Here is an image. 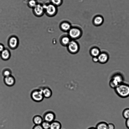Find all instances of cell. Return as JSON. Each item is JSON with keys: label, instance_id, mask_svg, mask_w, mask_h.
Masks as SVG:
<instances>
[{"label": "cell", "instance_id": "cell-15", "mask_svg": "<svg viewBox=\"0 0 129 129\" xmlns=\"http://www.w3.org/2000/svg\"><path fill=\"white\" fill-rule=\"evenodd\" d=\"M68 47L70 51L72 52H76L78 49V46L77 44L73 41H72L69 43Z\"/></svg>", "mask_w": 129, "mask_h": 129}, {"label": "cell", "instance_id": "cell-24", "mask_svg": "<svg viewBox=\"0 0 129 129\" xmlns=\"http://www.w3.org/2000/svg\"><path fill=\"white\" fill-rule=\"evenodd\" d=\"M62 42L64 44H67L70 42L69 39L68 37H65L62 39Z\"/></svg>", "mask_w": 129, "mask_h": 129}, {"label": "cell", "instance_id": "cell-21", "mask_svg": "<svg viewBox=\"0 0 129 129\" xmlns=\"http://www.w3.org/2000/svg\"><path fill=\"white\" fill-rule=\"evenodd\" d=\"M51 4L56 7L60 6L62 4L63 0H51Z\"/></svg>", "mask_w": 129, "mask_h": 129}, {"label": "cell", "instance_id": "cell-10", "mask_svg": "<svg viewBox=\"0 0 129 129\" xmlns=\"http://www.w3.org/2000/svg\"><path fill=\"white\" fill-rule=\"evenodd\" d=\"M80 30L77 28H70L69 30V35L71 37L73 38L78 37L80 35Z\"/></svg>", "mask_w": 129, "mask_h": 129}, {"label": "cell", "instance_id": "cell-4", "mask_svg": "<svg viewBox=\"0 0 129 129\" xmlns=\"http://www.w3.org/2000/svg\"><path fill=\"white\" fill-rule=\"evenodd\" d=\"M46 14L49 16L55 15L57 12V7L52 4L43 6Z\"/></svg>", "mask_w": 129, "mask_h": 129}, {"label": "cell", "instance_id": "cell-12", "mask_svg": "<svg viewBox=\"0 0 129 129\" xmlns=\"http://www.w3.org/2000/svg\"><path fill=\"white\" fill-rule=\"evenodd\" d=\"M104 19L103 17L100 15H97L95 16L93 20L94 24L96 26H99L102 24Z\"/></svg>", "mask_w": 129, "mask_h": 129}, {"label": "cell", "instance_id": "cell-6", "mask_svg": "<svg viewBox=\"0 0 129 129\" xmlns=\"http://www.w3.org/2000/svg\"><path fill=\"white\" fill-rule=\"evenodd\" d=\"M39 88L41 90L44 98H49L52 96V91L48 86H44Z\"/></svg>", "mask_w": 129, "mask_h": 129}, {"label": "cell", "instance_id": "cell-28", "mask_svg": "<svg viewBox=\"0 0 129 129\" xmlns=\"http://www.w3.org/2000/svg\"><path fill=\"white\" fill-rule=\"evenodd\" d=\"M125 124L126 127L129 129V118L126 119Z\"/></svg>", "mask_w": 129, "mask_h": 129}, {"label": "cell", "instance_id": "cell-8", "mask_svg": "<svg viewBox=\"0 0 129 129\" xmlns=\"http://www.w3.org/2000/svg\"><path fill=\"white\" fill-rule=\"evenodd\" d=\"M4 81L5 85L9 87L13 86L15 82V79L11 75L4 77Z\"/></svg>", "mask_w": 129, "mask_h": 129}, {"label": "cell", "instance_id": "cell-32", "mask_svg": "<svg viewBox=\"0 0 129 129\" xmlns=\"http://www.w3.org/2000/svg\"></svg>", "mask_w": 129, "mask_h": 129}, {"label": "cell", "instance_id": "cell-30", "mask_svg": "<svg viewBox=\"0 0 129 129\" xmlns=\"http://www.w3.org/2000/svg\"><path fill=\"white\" fill-rule=\"evenodd\" d=\"M93 61L95 62H97L98 61V57H94L93 58Z\"/></svg>", "mask_w": 129, "mask_h": 129}, {"label": "cell", "instance_id": "cell-29", "mask_svg": "<svg viewBox=\"0 0 129 129\" xmlns=\"http://www.w3.org/2000/svg\"><path fill=\"white\" fill-rule=\"evenodd\" d=\"M4 49V48L3 45L1 44H0V52H1Z\"/></svg>", "mask_w": 129, "mask_h": 129}, {"label": "cell", "instance_id": "cell-9", "mask_svg": "<svg viewBox=\"0 0 129 129\" xmlns=\"http://www.w3.org/2000/svg\"><path fill=\"white\" fill-rule=\"evenodd\" d=\"M44 10L43 6L40 4H38L34 8V12L36 16H41L43 14Z\"/></svg>", "mask_w": 129, "mask_h": 129}, {"label": "cell", "instance_id": "cell-23", "mask_svg": "<svg viewBox=\"0 0 129 129\" xmlns=\"http://www.w3.org/2000/svg\"><path fill=\"white\" fill-rule=\"evenodd\" d=\"M28 4L30 7L34 8L37 5L36 2L35 0H30L28 3Z\"/></svg>", "mask_w": 129, "mask_h": 129}, {"label": "cell", "instance_id": "cell-1", "mask_svg": "<svg viewBox=\"0 0 129 129\" xmlns=\"http://www.w3.org/2000/svg\"><path fill=\"white\" fill-rule=\"evenodd\" d=\"M114 91L119 97L125 98L129 96V84L123 82L118 85Z\"/></svg>", "mask_w": 129, "mask_h": 129}, {"label": "cell", "instance_id": "cell-27", "mask_svg": "<svg viewBox=\"0 0 129 129\" xmlns=\"http://www.w3.org/2000/svg\"><path fill=\"white\" fill-rule=\"evenodd\" d=\"M32 129H44L41 125H35Z\"/></svg>", "mask_w": 129, "mask_h": 129}, {"label": "cell", "instance_id": "cell-26", "mask_svg": "<svg viewBox=\"0 0 129 129\" xmlns=\"http://www.w3.org/2000/svg\"><path fill=\"white\" fill-rule=\"evenodd\" d=\"M108 129H115V127L114 124L112 123H108Z\"/></svg>", "mask_w": 129, "mask_h": 129}, {"label": "cell", "instance_id": "cell-18", "mask_svg": "<svg viewBox=\"0 0 129 129\" xmlns=\"http://www.w3.org/2000/svg\"><path fill=\"white\" fill-rule=\"evenodd\" d=\"M61 28L64 31H67L69 30L71 27L70 23L67 22H63L60 24Z\"/></svg>", "mask_w": 129, "mask_h": 129}, {"label": "cell", "instance_id": "cell-14", "mask_svg": "<svg viewBox=\"0 0 129 129\" xmlns=\"http://www.w3.org/2000/svg\"><path fill=\"white\" fill-rule=\"evenodd\" d=\"M43 120V118L38 115L34 116L33 118V121L35 125H41Z\"/></svg>", "mask_w": 129, "mask_h": 129}, {"label": "cell", "instance_id": "cell-19", "mask_svg": "<svg viewBox=\"0 0 129 129\" xmlns=\"http://www.w3.org/2000/svg\"><path fill=\"white\" fill-rule=\"evenodd\" d=\"M122 115L123 118L126 119L129 118V108H126L123 110Z\"/></svg>", "mask_w": 129, "mask_h": 129}, {"label": "cell", "instance_id": "cell-7", "mask_svg": "<svg viewBox=\"0 0 129 129\" xmlns=\"http://www.w3.org/2000/svg\"><path fill=\"white\" fill-rule=\"evenodd\" d=\"M109 56L108 53L103 52L100 53L98 56V61L102 63H106L109 60Z\"/></svg>", "mask_w": 129, "mask_h": 129}, {"label": "cell", "instance_id": "cell-3", "mask_svg": "<svg viewBox=\"0 0 129 129\" xmlns=\"http://www.w3.org/2000/svg\"><path fill=\"white\" fill-rule=\"evenodd\" d=\"M30 97L33 101L37 102L42 101L44 98L42 91L40 88L33 90L31 92Z\"/></svg>", "mask_w": 129, "mask_h": 129}, {"label": "cell", "instance_id": "cell-11", "mask_svg": "<svg viewBox=\"0 0 129 129\" xmlns=\"http://www.w3.org/2000/svg\"><path fill=\"white\" fill-rule=\"evenodd\" d=\"M9 46L12 48H15L18 44V40L16 37H12L9 39Z\"/></svg>", "mask_w": 129, "mask_h": 129}, {"label": "cell", "instance_id": "cell-22", "mask_svg": "<svg viewBox=\"0 0 129 129\" xmlns=\"http://www.w3.org/2000/svg\"><path fill=\"white\" fill-rule=\"evenodd\" d=\"M91 53L93 55L96 57L98 56L100 54V51L98 49L94 48L92 50Z\"/></svg>", "mask_w": 129, "mask_h": 129}, {"label": "cell", "instance_id": "cell-16", "mask_svg": "<svg viewBox=\"0 0 129 129\" xmlns=\"http://www.w3.org/2000/svg\"><path fill=\"white\" fill-rule=\"evenodd\" d=\"M96 129H108V123L104 121L98 123L95 127Z\"/></svg>", "mask_w": 129, "mask_h": 129}, {"label": "cell", "instance_id": "cell-2", "mask_svg": "<svg viewBox=\"0 0 129 129\" xmlns=\"http://www.w3.org/2000/svg\"><path fill=\"white\" fill-rule=\"evenodd\" d=\"M124 78L120 73H117L113 75L109 82L110 87L113 89L115 88L121 83L124 82Z\"/></svg>", "mask_w": 129, "mask_h": 129}, {"label": "cell", "instance_id": "cell-13", "mask_svg": "<svg viewBox=\"0 0 129 129\" xmlns=\"http://www.w3.org/2000/svg\"><path fill=\"white\" fill-rule=\"evenodd\" d=\"M61 127L60 122L55 120L50 123V129H61Z\"/></svg>", "mask_w": 129, "mask_h": 129}, {"label": "cell", "instance_id": "cell-31", "mask_svg": "<svg viewBox=\"0 0 129 129\" xmlns=\"http://www.w3.org/2000/svg\"><path fill=\"white\" fill-rule=\"evenodd\" d=\"M87 129H96L95 127H89Z\"/></svg>", "mask_w": 129, "mask_h": 129}, {"label": "cell", "instance_id": "cell-25", "mask_svg": "<svg viewBox=\"0 0 129 129\" xmlns=\"http://www.w3.org/2000/svg\"><path fill=\"white\" fill-rule=\"evenodd\" d=\"M3 74L4 77H6L11 75V73L9 70H7L4 71Z\"/></svg>", "mask_w": 129, "mask_h": 129}, {"label": "cell", "instance_id": "cell-17", "mask_svg": "<svg viewBox=\"0 0 129 129\" xmlns=\"http://www.w3.org/2000/svg\"><path fill=\"white\" fill-rule=\"evenodd\" d=\"M1 56L4 60H6L9 58L10 56V53L7 49L4 50L1 52Z\"/></svg>", "mask_w": 129, "mask_h": 129}, {"label": "cell", "instance_id": "cell-5", "mask_svg": "<svg viewBox=\"0 0 129 129\" xmlns=\"http://www.w3.org/2000/svg\"><path fill=\"white\" fill-rule=\"evenodd\" d=\"M56 117L55 114L53 112L49 111L44 113L43 118L44 120L50 123L55 120Z\"/></svg>", "mask_w": 129, "mask_h": 129}, {"label": "cell", "instance_id": "cell-20", "mask_svg": "<svg viewBox=\"0 0 129 129\" xmlns=\"http://www.w3.org/2000/svg\"><path fill=\"white\" fill-rule=\"evenodd\" d=\"M41 125L44 129H50V123L49 122L43 120Z\"/></svg>", "mask_w": 129, "mask_h": 129}]
</instances>
